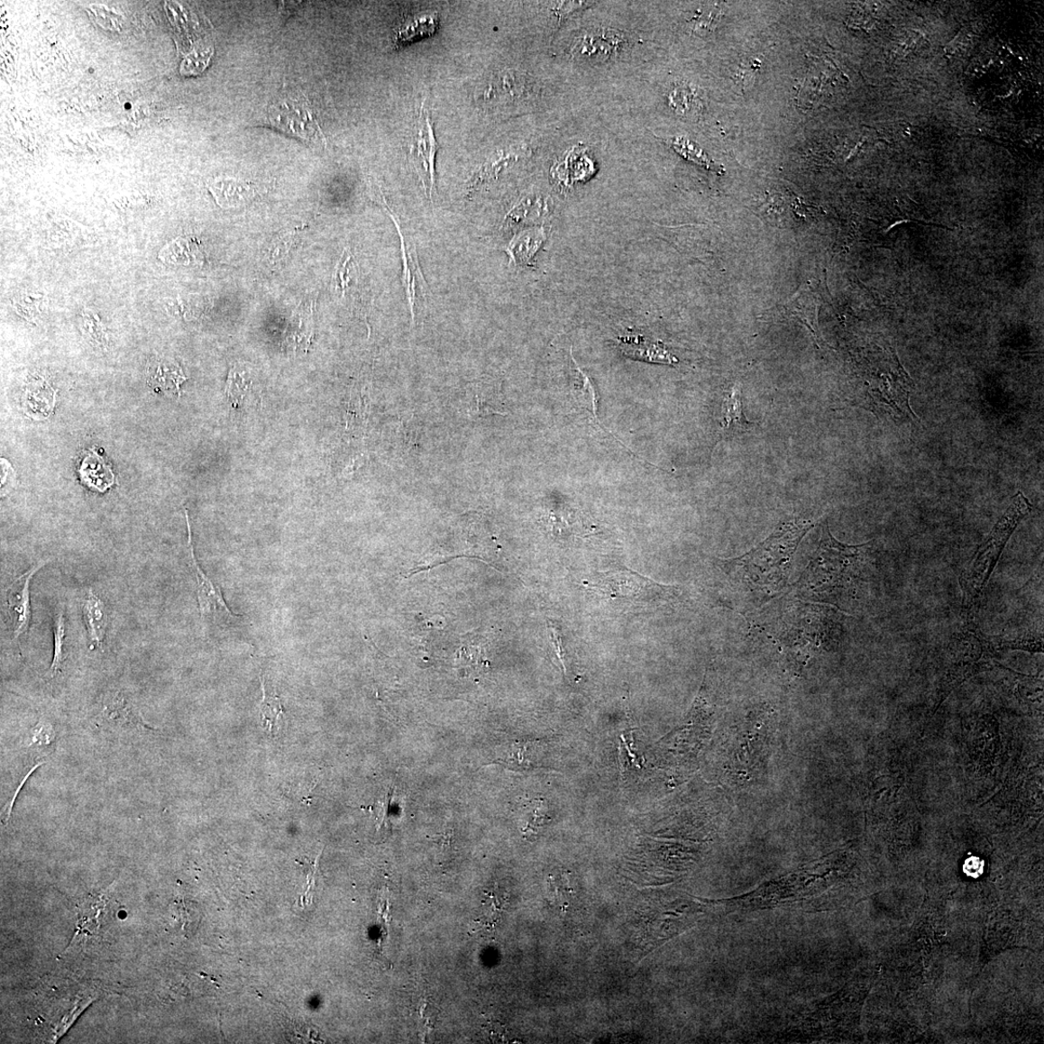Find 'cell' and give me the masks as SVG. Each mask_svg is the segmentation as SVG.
Instances as JSON below:
<instances>
[{"label":"cell","instance_id":"obj_26","mask_svg":"<svg viewBox=\"0 0 1044 1044\" xmlns=\"http://www.w3.org/2000/svg\"><path fill=\"white\" fill-rule=\"evenodd\" d=\"M720 11L715 7H707L699 11V14L695 15L691 20L692 30L695 32L705 33L713 31L719 19L720 18Z\"/></svg>","mask_w":1044,"mask_h":1044},{"label":"cell","instance_id":"obj_15","mask_svg":"<svg viewBox=\"0 0 1044 1044\" xmlns=\"http://www.w3.org/2000/svg\"><path fill=\"white\" fill-rule=\"evenodd\" d=\"M621 350L626 356L644 361V362L663 365L678 363L677 358L660 343H652L638 338H626L621 341Z\"/></svg>","mask_w":1044,"mask_h":1044},{"label":"cell","instance_id":"obj_18","mask_svg":"<svg viewBox=\"0 0 1044 1044\" xmlns=\"http://www.w3.org/2000/svg\"><path fill=\"white\" fill-rule=\"evenodd\" d=\"M525 151L515 150L510 152L503 151L501 154L490 158L487 162L478 169L474 177L470 182V193L476 192L481 186L497 179L499 174L515 165L517 160L524 157Z\"/></svg>","mask_w":1044,"mask_h":1044},{"label":"cell","instance_id":"obj_13","mask_svg":"<svg viewBox=\"0 0 1044 1044\" xmlns=\"http://www.w3.org/2000/svg\"><path fill=\"white\" fill-rule=\"evenodd\" d=\"M83 612L92 647L102 649L109 625V613L105 602L90 591L84 600Z\"/></svg>","mask_w":1044,"mask_h":1044},{"label":"cell","instance_id":"obj_3","mask_svg":"<svg viewBox=\"0 0 1044 1044\" xmlns=\"http://www.w3.org/2000/svg\"><path fill=\"white\" fill-rule=\"evenodd\" d=\"M869 545H843L832 536L826 525L818 554L811 563L813 584L826 592L846 589L859 578L867 560Z\"/></svg>","mask_w":1044,"mask_h":1044},{"label":"cell","instance_id":"obj_8","mask_svg":"<svg viewBox=\"0 0 1044 1044\" xmlns=\"http://www.w3.org/2000/svg\"><path fill=\"white\" fill-rule=\"evenodd\" d=\"M46 565L40 562L20 575L5 591V601L11 619L13 641L21 645L23 636L29 635L32 624L31 582L34 574Z\"/></svg>","mask_w":1044,"mask_h":1044},{"label":"cell","instance_id":"obj_20","mask_svg":"<svg viewBox=\"0 0 1044 1044\" xmlns=\"http://www.w3.org/2000/svg\"><path fill=\"white\" fill-rule=\"evenodd\" d=\"M103 715L106 721L117 726L151 728L146 727L142 720L131 710L127 701L119 694L114 695L109 701L104 709Z\"/></svg>","mask_w":1044,"mask_h":1044},{"label":"cell","instance_id":"obj_27","mask_svg":"<svg viewBox=\"0 0 1044 1044\" xmlns=\"http://www.w3.org/2000/svg\"><path fill=\"white\" fill-rule=\"evenodd\" d=\"M669 102L677 113L688 114L693 108L694 97L690 88L677 87L669 95Z\"/></svg>","mask_w":1044,"mask_h":1044},{"label":"cell","instance_id":"obj_6","mask_svg":"<svg viewBox=\"0 0 1044 1044\" xmlns=\"http://www.w3.org/2000/svg\"><path fill=\"white\" fill-rule=\"evenodd\" d=\"M438 149L431 115L422 105L410 147L409 160L431 198L435 191V157Z\"/></svg>","mask_w":1044,"mask_h":1044},{"label":"cell","instance_id":"obj_31","mask_svg":"<svg viewBox=\"0 0 1044 1044\" xmlns=\"http://www.w3.org/2000/svg\"><path fill=\"white\" fill-rule=\"evenodd\" d=\"M550 628H551V632H552V641H553V644L554 646L556 654L558 655L560 662L562 663V664H563L564 671L566 673V663H565V658H564L565 657V651H564L563 644H562V636H561V634L559 632V628L556 626H551Z\"/></svg>","mask_w":1044,"mask_h":1044},{"label":"cell","instance_id":"obj_10","mask_svg":"<svg viewBox=\"0 0 1044 1044\" xmlns=\"http://www.w3.org/2000/svg\"><path fill=\"white\" fill-rule=\"evenodd\" d=\"M185 513H186L187 525H188V531H189L188 546H189V556H190V560H191L190 565H191V568L194 572L196 582H197L198 606H199L200 614H202L203 620H205L206 618L210 617V615H215L216 613L221 612V611H224L226 615H229V617L238 618V615L234 614L230 609V608L226 606V602L224 601V600L223 598V595L220 591L219 587L213 583V582L207 577L206 572L202 570V568H200L199 564L197 563V558H196L195 554H194V546H193V543H192L190 519H189L188 512H187V510H186Z\"/></svg>","mask_w":1044,"mask_h":1044},{"label":"cell","instance_id":"obj_17","mask_svg":"<svg viewBox=\"0 0 1044 1044\" xmlns=\"http://www.w3.org/2000/svg\"><path fill=\"white\" fill-rule=\"evenodd\" d=\"M545 234L542 227L531 229L517 234L505 249L512 263L516 265H529L535 254L538 252L545 241Z\"/></svg>","mask_w":1044,"mask_h":1044},{"label":"cell","instance_id":"obj_5","mask_svg":"<svg viewBox=\"0 0 1044 1044\" xmlns=\"http://www.w3.org/2000/svg\"><path fill=\"white\" fill-rule=\"evenodd\" d=\"M270 124L277 129L307 142L323 138L316 116L302 98H283L269 110Z\"/></svg>","mask_w":1044,"mask_h":1044},{"label":"cell","instance_id":"obj_23","mask_svg":"<svg viewBox=\"0 0 1044 1044\" xmlns=\"http://www.w3.org/2000/svg\"><path fill=\"white\" fill-rule=\"evenodd\" d=\"M53 636H55V652H53V659L49 672L50 678H55L60 673L64 662L66 618L63 609L57 612L55 620H53Z\"/></svg>","mask_w":1044,"mask_h":1044},{"label":"cell","instance_id":"obj_9","mask_svg":"<svg viewBox=\"0 0 1044 1044\" xmlns=\"http://www.w3.org/2000/svg\"><path fill=\"white\" fill-rule=\"evenodd\" d=\"M819 299L816 298L815 292L807 284L804 288L795 294L792 300L785 304L773 307V309L766 312L765 315L767 319L773 320H787L795 318L801 324L808 327L813 336L818 339V314H819Z\"/></svg>","mask_w":1044,"mask_h":1044},{"label":"cell","instance_id":"obj_16","mask_svg":"<svg viewBox=\"0 0 1044 1044\" xmlns=\"http://www.w3.org/2000/svg\"><path fill=\"white\" fill-rule=\"evenodd\" d=\"M208 189L221 207L232 208L243 206L253 195L252 187L234 179L218 178L208 181Z\"/></svg>","mask_w":1044,"mask_h":1044},{"label":"cell","instance_id":"obj_1","mask_svg":"<svg viewBox=\"0 0 1044 1044\" xmlns=\"http://www.w3.org/2000/svg\"><path fill=\"white\" fill-rule=\"evenodd\" d=\"M811 527L809 520L789 521L753 551L728 561V567L759 591L776 592L784 587L796 548Z\"/></svg>","mask_w":1044,"mask_h":1044},{"label":"cell","instance_id":"obj_24","mask_svg":"<svg viewBox=\"0 0 1044 1044\" xmlns=\"http://www.w3.org/2000/svg\"><path fill=\"white\" fill-rule=\"evenodd\" d=\"M673 149L680 154L682 158L691 160V162L711 169V162L705 152L698 144L686 138H674L665 141Z\"/></svg>","mask_w":1044,"mask_h":1044},{"label":"cell","instance_id":"obj_21","mask_svg":"<svg viewBox=\"0 0 1044 1044\" xmlns=\"http://www.w3.org/2000/svg\"><path fill=\"white\" fill-rule=\"evenodd\" d=\"M543 206L542 199L540 198L527 197L522 199L518 205L508 212L506 224L508 225H518L537 220L542 216Z\"/></svg>","mask_w":1044,"mask_h":1044},{"label":"cell","instance_id":"obj_28","mask_svg":"<svg viewBox=\"0 0 1044 1044\" xmlns=\"http://www.w3.org/2000/svg\"><path fill=\"white\" fill-rule=\"evenodd\" d=\"M622 740H623V743L621 744V746L619 747V751H620L619 758H620L621 773H622V774H624L625 773L634 769V766L636 767L637 769H640L641 766L639 765L638 760L636 759V755H633L632 752L630 751V748H628V746L624 739V736H622Z\"/></svg>","mask_w":1044,"mask_h":1044},{"label":"cell","instance_id":"obj_2","mask_svg":"<svg viewBox=\"0 0 1044 1044\" xmlns=\"http://www.w3.org/2000/svg\"><path fill=\"white\" fill-rule=\"evenodd\" d=\"M1032 508V504L1021 491L1016 493L1007 511L962 572L959 582L963 593V614L973 615L978 609L984 588L1012 535Z\"/></svg>","mask_w":1044,"mask_h":1044},{"label":"cell","instance_id":"obj_12","mask_svg":"<svg viewBox=\"0 0 1044 1044\" xmlns=\"http://www.w3.org/2000/svg\"><path fill=\"white\" fill-rule=\"evenodd\" d=\"M524 76L513 71H505L481 89L479 93V101L485 104H493L497 100L514 101L524 96L527 88Z\"/></svg>","mask_w":1044,"mask_h":1044},{"label":"cell","instance_id":"obj_22","mask_svg":"<svg viewBox=\"0 0 1044 1044\" xmlns=\"http://www.w3.org/2000/svg\"><path fill=\"white\" fill-rule=\"evenodd\" d=\"M261 688L263 693L261 704V721L263 726L272 733L277 728L279 719L285 714V709L282 701L277 694L267 692L263 678H261Z\"/></svg>","mask_w":1044,"mask_h":1044},{"label":"cell","instance_id":"obj_32","mask_svg":"<svg viewBox=\"0 0 1044 1044\" xmlns=\"http://www.w3.org/2000/svg\"><path fill=\"white\" fill-rule=\"evenodd\" d=\"M179 910H180V912H181V914H180V916H181V917H183V916H187V915H188V914H189V911H188V910H187V908H185V907H184V905H183V908H180ZM181 919H182V923H183V925H182V926H183L184 928H187V925H186V923H187V921H186V917H184V918H181Z\"/></svg>","mask_w":1044,"mask_h":1044},{"label":"cell","instance_id":"obj_7","mask_svg":"<svg viewBox=\"0 0 1044 1044\" xmlns=\"http://www.w3.org/2000/svg\"><path fill=\"white\" fill-rule=\"evenodd\" d=\"M383 204L385 208L389 211V215L399 234L401 251H403L405 288L412 323L415 324L417 318L420 316V313L425 311L427 297V286L421 271L417 244H415L413 238L405 233L399 221L394 216L393 211L386 205L384 198Z\"/></svg>","mask_w":1044,"mask_h":1044},{"label":"cell","instance_id":"obj_19","mask_svg":"<svg viewBox=\"0 0 1044 1044\" xmlns=\"http://www.w3.org/2000/svg\"><path fill=\"white\" fill-rule=\"evenodd\" d=\"M725 415L722 420V433L733 434L746 431L753 426V423L746 418L742 399V391L739 384H735L726 395L724 404Z\"/></svg>","mask_w":1044,"mask_h":1044},{"label":"cell","instance_id":"obj_29","mask_svg":"<svg viewBox=\"0 0 1044 1044\" xmlns=\"http://www.w3.org/2000/svg\"><path fill=\"white\" fill-rule=\"evenodd\" d=\"M984 863L978 856H972L963 865V873L972 878H979L984 874Z\"/></svg>","mask_w":1044,"mask_h":1044},{"label":"cell","instance_id":"obj_30","mask_svg":"<svg viewBox=\"0 0 1044 1044\" xmlns=\"http://www.w3.org/2000/svg\"><path fill=\"white\" fill-rule=\"evenodd\" d=\"M588 5H591V4L586 3V2L559 3L558 5L555 7V12H556V15L558 16V20L559 21L563 20L566 16L572 14V13H573L574 11L587 7Z\"/></svg>","mask_w":1044,"mask_h":1044},{"label":"cell","instance_id":"obj_11","mask_svg":"<svg viewBox=\"0 0 1044 1044\" xmlns=\"http://www.w3.org/2000/svg\"><path fill=\"white\" fill-rule=\"evenodd\" d=\"M627 43L626 37L615 31H600L584 34L575 43L572 52L583 60H605L618 53Z\"/></svg>","mask_w":1044,"mask_h":1044},{"label":"cell","instance_id":"obj_25","mask_svg":"<svg viewBox=\"0 0 1044 1044\" xmlns=\"http://www.w3.org/2000/svg\"><path fill=\"white\" fill-rule=\"evenodd\" d=\"M353 258L351 251L344 249L343 256L336 266L334 272V282L336 283L337 288L342 289L343 297H344L345 290L353 280L352 269L354 267Z\"/></svg>","mask_w":1044,"mask_h":1044},{"label":"cell","instance_id":"obj_4","mask_svg":"<svg viewBox=\"0 0 1044 1044\" xmlns=\"http://www.w3.org/2000/svg\"><path fill=\"white\" fill-rule=\"evenodd\" d=\"M587 587L609 597L632 601L668 600L676 596L673 587L655 583L640 574L618 570L599 573Z\"/></svg>","mask_w":1044,"mask_h":1044},{"label":"cell","instance_id":"obj_14","mask_svg":"<svg viewBox=\"0 0 1044 1044\" xmlns=\"http://www.w3.org/2000/svg\"><path fill=\"white\" fill-rule=\"evenodd\" d=\"M78 472L85 485L99 492L108 490L115 483L111 466L93 449L80 464Z\"/></svg>","mask_w":1044,"mask_h":1044}]
</instances>
